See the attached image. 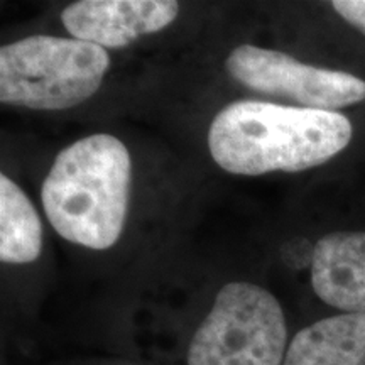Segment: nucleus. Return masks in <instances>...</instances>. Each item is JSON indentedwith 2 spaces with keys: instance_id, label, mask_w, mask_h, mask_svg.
<instances>
[{
  "instance_id": "obj_1",
  "label": "nucleus",
  "mask_w": 365,
  "mask_h": 365,
  "mask_svg": "<svg viewBox=\"0 0 365 365\" xmlns=\"http://www.w3.org/2000/svg\"><path fill=\"white\" fill-rule=\"evenodd\" d=\"M352 139V124L339 112L242 100L213 118L208 148L222 170L259 176L298 173L325 164Z\"/></svg>"
},
{
  "instance_id": "obj_2",
  "label": "nucleus",
  "mask_w": 365,
  "mask_h": 365,
  "mask_svg": "<svg viewBox=\"0 0 365 365\" xmlns=\"http://www.w3.org/2000/svg\"><path fill=\"white\" fill-rule=\"evenodd\" d=\"M130 168L124 143L108 134L63 149L43 185V207L54 230L83 247H112L124 230Z\"/></svg>"
},
{
  "instance_id": "obj_3",
  "label": "nucleus",
  "mask_w": 365,
  "mask_h": 365,
  "mask_svg": "<svg viewBox=\"0 0 365 365\" xmlns=\"http://www.w3.org/2000/svg\"><path fill=\"white\" fill-rule=\"evenodd\" d=\"M108 65L97 44L29 36L0 49V102L34 110L75 107L100 88Z\"/></svg>"
},
{
  "instance_id": "obj_4",
  "label": "nucleus",
  "mask_w": 365,
  "mask_h": 365,
  "mask_svg": "<svg viewBox=\"0 0 365 365\" xmlns=\"http://www.w3.org/2000/svg\"><path fill=\"white\" fill-rule=\"evenodd\" d=\"M287 322L276 296L252 282H228L191 331L185 365H282Z\"/></svg>"
},
{
  "instance_id": "obj_5",
  "label": "nucleus",
  "mask_w": 365,
  "mask_h": 365,
  "mask_svg": "<svg viewBox=\"0 0 365 365\" xmlns=\"http://www.w3.org/2000/svg\"><path fill=\"white\" fill-rule=\"evenodd\" d=\"M227 71L234 80L261 93L294 100L303 108L335 112L365 100V81L344 71L299 63L274 49L244 44L228 54Z\"/></svg>"
},
{
  "instance_id": "obj_6",
  "label": "nucleus",
  "mask_w": 365,
  "mask_h": 365,
  "mask_svg": "<svg viewBox=\"0 0 365 365\" xmlns=\"http://www.w3.org/2000/svg\"><path fill=\"white\" fill-rule=\"evenodd\" d=\"M178 12L173 0H81L63 11L61 21L75 39L115 49L164 29Z\"/></svg>"
},
{
  "instance_id": "obj_7",
  "label": "nucleus",
  "mask_w": 365,
  "mask_h": 365,
  "mask_svg": "<svg viewBox=\"0 0 365 365\" xmlns=\"http://www.w3.org/2000/svg\"><path fill=\"white\" fill-rule=\"evenodd\" d=\"M312 284L328 307L365 314V232H335L313 249Z\"/></svg>"
},
{
  "instance_id": "obj_8",
  "label": "nucleus",
  "mask_w": 365,
  "mask_h": 365,
  "mask_svg": "<svg viewBox=\"0 0 365 365\" xmlns=\"http://www.w3.org/2000/svg\"><path fill=\"white\" fill-rule=\"evenodd\" d=\"M282 365H365V314L340 313L304 327Z\"/></svg>"
},
{
  "instance_id": "obj_9",
  "label": "nucleus",
  "mask_w": 365,
  "mask_h": 365,
  "mask_svg": "<svg viewBox=\"0 0 365 365\" xmlns=\"http://www.w3.org/2000/svg\"><path fill=\"white\" fill-rule=\"evenodd\" d=\"M43 249V225L24 191L0 176V261L27 264Z\"/></svg>"
},
{
  "instance_id": "obj_10",
  "label": "nucleus",
  "mask_w": 365,
  "mask_h": 365,
  "mask_svg": "<svg viewBox=\"0 0 365 365\" xmlns=\"http://www.w3.org/2000/svg\"><path fill=\"white\" fill-rule=\"evenodd\" d=\"M331 7L365 36V0H335Z\"/></svg>"
}]
</instances>
